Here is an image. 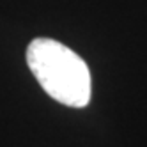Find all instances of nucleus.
<instances>
[{
	"mask_svg": "<svg viewBox=\"0 0 147 147\" xmlns=\"http://www.w3.org/2000/svg\"><path fill=\"white\" fill-rule=\"evenodd\" d=\"M25 57L34 78L51 99L71 108H85L89 105L90 71L71 48L50 37H36Z\"/></svg>",
	"mask_w": 147,
	"mask_h": 147,
	"instance_id": "nucleus-1",
	"label": "nucleus"
}]
</instances>
